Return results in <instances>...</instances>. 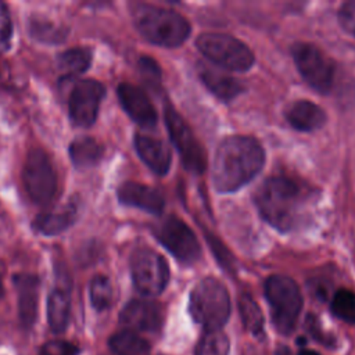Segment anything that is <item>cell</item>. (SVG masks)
Masks as SVG:
<instances>
[{
    "mask_svg": "<svg viewBox=\"0 0 355 355\" xmlns=\"http://www.w3.org/2000/svg\"><path fill=\"white\" fill-rule=\"evenodd\" d=\"M265 164L258 140L234 135L220 141L212 165V182L219 193H233L251 182Z\"/></svg>",
    "mask_w": 355,
    "mask_h": 355,
    "instance_id": "1",
    "label": "cell"
},
{
    "mask_svg": "<svg viewBox=\"0 0 355 355\" xmlns=\"http://www.w3.org/2000/svg\"><path fill=\"white\" fill-rule=\"evenodd\" d=\"M261 216L280 232L294 229L305 205V189L286 176L268 178L255 191Z\"/></svg>",
    "mask_w": 355,
    "mask_h": 355,
    "instance_id": "2",
    "label": "cell"
},
{
    "mask_svg": "<svg viewBox=\"0 0 355 355\" xmlns=\"http://www.w3.org/2000/svg\"><path fill=\"white\" fill-rule=\"evenodd\" d=\"M132 18L140 35L157 46L178 47L190 35L187 19L173 10L137 3L132 8Z\"/></svg>",
    "mask_w": 355,
    "mask_h": 355,
    "instance_id": "3",
    "label": "cell"
},
{
    "mask_svg": "<svg viewBox=\"0 0 355 355\" xmlns=\"http://www.w3.org/2000/svg\"><path fill=\"white\" fill-rule=\"evenodd\" d=\"M232 311L226 287L214 277H204L190 293L189 312L196 323L205 331L220 330L229 320Z\"/></svg>",
    "mask_w": 355,
    "mask_h": 355,
    "instance_id": "4",
    "label": "cell"
},
{
    "mask_svg": "<svg viewBox=\"0 0 355 355\" xmlns=\"http://www.w3.org/2000/svg\"><path fill=\"white\" fill-rule=\"evenodd\" d=\"M265 297L275 329L280 334L293 333L302 309V294L298 284L287 276H269L265 282Z\"/></svg>",
    "mask_w": 355,
    "mask_h": 355,
    "instance_id": "5",
    "label": "cell"
},
{
    "mask_svg": "<svg viewBox=\"0 0 355 355\" xmlns=\"http://www.w3.org/2000/svg\"><path fill=\"white\" fill-rule=\"evenodd\" d=\"M197 49L220 68L244 72L254 64L252 51L239 39L225 33H202L196 40Z\"/></svg>",
    "mask_w": 355,
    "mask_h": 355,
    "instance_id": "6",
    "label": "cell"
},
{
    "mask_svg": "<svg viewBox=\"0 0 355 355\" xmlns=\"http://www.w3.org/2000/svg\"><path fill=\"white\" fill-rule=\"evenodd\" d=\"M130 273L136 290L146 297L161 294L169 282L165 258L147 247H140L132 254Z\"/></svg>",
    "mask_w": 355,
    "mask_h": 355,
    "instance_id": "7",
    "label": "cell"
},
{
    "mask_svg": "<svg viewBox=\"0 0 355 355\" xmlns=\"http://www.w3.org/2000/svg\"><path fill=\"white\" fill-rule=\"evenodd\" d=\"M22 182L29 198L39 205L49 204L57 191V175L49 155L32 148L25 159Z\"/></svg>",
    "mask_w": 355,
    "mask_h": 355,
    "instance_id": "8",
    "label": "cell"
},
{
    "mask_svg": "<svg viewBox=\"0 0 355 355\" xmlns=\"http://www.w3.org/2000/svg\"><path fill=\"white\" fill-rule=\"evenodd\" d=\"M165 125L175 144L183 166L193 173H202L207 168V153L187 122L171 105L165 107Z\"/></svg>",
    "mask_w": 355,
    "mask_h": 355,
    "instance_id": "9",
    "label": "cell"
},
{
    "mask_svg": "<svg viewBox=\"0 0 355 355\" xmlns=\"http://www.w3.org/2000/svg\"><path fill=\"white\" fill-rule=\"evenodd\" d=\"M293 60L304 80L316 92H330L334 80V64L316 46L311 43H295L291 46Z\"/></svg>",
    "mask_w": 355,
    "mask_h": 355,
    "instance_id": "10",
    "label": "cell"
},
{
    "mask_svg": "<svg viewBox=\"0 0 355 355\" xmlns=\"http://www.w3.org/2000/svg\"><path fill=\"white\" fill-rule=\"evenodd\" d=\"M155 236L161 244L183 263H193L201 257V245L196 234L175 215H169L162 220Z\"/></svg>",
    "mask_w": 355,
    "mask_h": 355,
    "instance_id": "11",
    "label": "cell"
},
{
    "mask_svg": "<svg viewBox=\"0 0 355 355\" xmlns=\"http://www.w3.org/2000/svg\"><path fill=\"white\" fill-rule=\"evenodd\" d=\"M104 86L94 79H82L71 90L68 100L69 118L78 128H89L98 115L101 100L104 98Z\"/></svg>",
    "mask_w": 355,
    "mask_h": 355,
    "instance_id": "12",
    "label": "cell"
},
{
    "mask_svg": "<svg viewBox=\"0 0 355 355\" xmlns=\"http://www.w3.org/2000/svg\"><path fill=\"white\" fill-rule=\"evenodd\" d=\"M119 322L136 333H158L164 324V311L154 301L132 300L121 311Z\"/></svg>",
    "mask_w": 355,
    "mask_h": 355,
    "instance_id": "13",
    "label": "cell"
},
{
    "mask_svg": "<svg viewBox=\"0 0 355 355\" xmlns=\"http://www.w3.org/2000/svg\"><path fill=\"white\" fill-rule=\"evenodd\" d=\"M116 92L122 108L137 125L143 128H154L157 125V111L141 89L132 83H121Z\"/></svg>",
    "mask_w": 355,
    "mask_h": 355,
    "instance_id": "14",
    "label": "cell"
},
{
    "mask_svg": "<svg viewBox=\"0 0 355 355\" xmlns=\"http://www.w3.org/2000/svg\"><path fill=\"white\" fill-rule=\"evenodd\" d=\"M18 298V315L21 324L31 329L37 319L39 308V279L33 275L19 273L14 277Z\"/></svg>",
    "mask_w": 355,
    "mask_h": 355,
    "instance_id": "15",
    "label": "cell"
},
{
    "mask_svg": "<svg viewBox=\"0 0 355 355\" xmlns=\"http://www.w3.org/2000/svg\"><path fill=\"white\" fill-rule=\"evenodd\" d=\"M118 198L122 204L136 207L154 215H159L164 209V197L153 187L137 182H125L118 189Z\"/></svg>",
    "mask_w": 355,
    "mask_h": 355,
    "instance_id": "16",
    "label": "cell"
},
{
    "mask_svg": "<svg viewBox=\"0 0 355 355\" xmlns=\"http://www.w3.org/2000/svg\"><path fill=\"white\" fill-rule=\"evenodd\" d=\"M135 148L140 159L157 175H165L171 166V150L168 146L151 136L137 133L135 136Z\"/></svg>",
    "mask_w": 355,
    "mask_h": 355,
    "instance_id": "17",
    "label": "cell"
},
{
    "mask_svg": "<svg viewBox=\"0 0 355 355\" xmlns=\"http://www.w3.org/2000/svg\"><path fill=\"white\" fill-rule=\"evenodd\" d=\"M284 115L288 123L301 132L316 130L326 122L324 111L308 100H298L291 103L286 108Z\"/></svg>",
    "mask_w": 355,
    "mask_h": 355,
    "instance_id": "18",
    "label": "cell"
},
{
    "mask_svg": "<svg viewBox=\"0 0 355 355\" xmlns=\"http://www.w3.org/2000/svg\"><path fill=\"white\" fill-rule=\"evenodd\" d=\"M198 75L204 85L219 98L232 100L243 92V85L233 76L209 68L207 65H200Z\"/></svg>",
    "mask_w": 355,
    "mask_h": 355,
    "instance_id": "19",
    "label": "cell"
},
{
    "mask_svg": "<svg viewBox=\"0 0 355 355\" xmlns=\"http://www.w3.org/2000/svg\"><path fill=\"white\" fill-rule=\"evenodd\" d=\"M71 295L65 286H57L47 300V320L54 333H62L69 320Z\"/></svg>",
    "mask_w": 355,
    "mask_h": 355,
    "instance_id": "20",
    "label": "cell"
},
{
    "mask_svg": "<svg viewBox=\"0 0 355 355\" xmlns=\"http://www.w3.org/2000/svg\"><path fill=\"white\" fill-rule=\"evenodd\" d=\"M78 215V208L75 204H69L62 209L58 211H51V212H44L40 214L35 218L32 226L36 232L46 234V236H53V234H60L65 229H68L76 219Z\"/></svg>",
    "mask_w": 355,
    "mask_h": 355,
    "instance_id": "21",
    "label": "cell"
},
{
    "mask_svg": "<svg viewBox=\"0 0 355 355\" xmlns=\"http://www.w3.org/2000/svg\"><path fill=\"white\" fill-rule=\"evenodd\" d=\"M110 349L115 355H148L150 343L132 330H119L108 340Z\"/></svg>",
    "mask_w": 355,
    "mask_h": 355,
    "instance_id": "22",
    "label": "cell"
},
{
    "mask_svg": "<svg viewBox=\"0 0 355 355\" xmlns=\"http://www.w3.org/2000/svg\"><path fill=\"white\" fill-rule=\"evenodd\" d=\"M103 155L101 146L92 137L82 136L75 139L69 146V157L76 168L94 166Z\"/></svg>",
    "mask_w": 355,
    "mask_h": 355,
    "instance_id": "23",
    "label": "cell"
},
{
    "mask_svg": "<svg viewBox=\"0 0 355 355\" xmlns=\"http://www.w3.org/2000/svg\"><path fill=\"white\" fill-rule=\"evenodd\" d=\"M239 312L244 327L255 337H263V315L258 304L250 294H241L239 298Z\"/></svg>",
    "mask_w": 355,
    "mask_h": 355,
    "instance_id": "24",
    "label": "cell"
},
{
    "mask_svg": "<svg viewBox=\"0 0 355 355\" xmlns=\"http://www.w3.org/2000/svg\"><path fill=\"white\" fill-rule=\"evenodd\" d=\"M92 62V51L85 47H75L61 53L57 58L58 68L67 75H79L85 72Z\"/></svg>",
    "mask_w": 355,
    "mask_h": 355,
    "instance_id": "25",
    "label": "cell"
},
{
    "mask_svg": "<svg viewBox=\"0 0 355 355\" xmlns=\"http://www.w3.org/2000/svg\"><path fill=\"white\" fill-rule=\"evenodd\" d=\"M229 337L220 330L205 331L194 348V355H229Z\"/></svg>",
    "mask_w": 355,
    "mask_h": 355,
    "instance_id": "26",
    "label": "cell"
},
{
    "mask_svg": "<svg viewBox=\"0 0 355 355\" xmlns=\"http://www.w3.org/2000/svg\"><path fill=\"white\" fill-rule=\"evenodd\" d=\"M330 311L336 318L355 324V293L348 288L337 290L331 298Z\"/></svg>",
    "mask_w": 355,
    "mask_h": 355,
    "instance_id": "27",
    "label": "cell"
},
{
    "mask_svg": "<svg viewBox=\"0 0 355 355\" xmlns=\"http://www.w3.org/2000/svg\"><path fill=\"white\" fill-rule=\"evenodd\" d=\"M90 302L94 309L105 311L110 308L112 301V287L105 276H94L89 287Z\"/></svg>",
    "mask_w": 355,
    "mask_h": 355,
    "instance_id": "28",
    "label": "cell"
},
{
    "mask_svg": "<svg viewBox=\"0 0 355 355\" xmlns=\"http://www.w3.org/2000/svg\"><path fill=\"white\" fill-rule=\"evenodd\" d=\"M29 29L32 36H35L37 40L42 42H61L65 36V33L55 26L54 24H51L50 21H44V19H32L29 24Z\"/></svg>",
    "mask_w": 355,
    "mask_h": 355,
    "instance_id": "29",
    "label": "cell"
},
{
    "mask_svg": "<svg viewBox=\"0 0 355 355\" xmlns=\"http://www.w3.org/2000/svg\"><path fill=\"white\" fill-rule=\"evenodd\" d=\"M37 355H79V348L65 340H51L42 345Z\"/></svg>",
    "mask_w": 355,
    "mask_h": 355,
    "instance_id": "30",
    "label": "cell"
},
{
    "mask_svg": "<svg viewBox=\"0 0 355 355\" xmlns=\"http://www.w3.org/2000/svg\"><path fill=\"white\" fill-rule=\"evenodd\" d=\"M305 327L308 330V333L312 336V338L315 341H318L319 344L324 345V347H329V348H334L337 344H336V338L334 336L326 333L322 330V326L319 324L318 319L313 316V315H309L306 318V322H305Z\"/></svg>",
    "mask_w": 355,
    "mask_h": 355,
    "instance_id": "31",
    "label": "cell"
},
{
    "mask_svg": "<svg viewBox=\"0 0 355 355\" xmlns=\"http://www.w3.org/2000/svg\"><path fill=\"white\" fill-rule=\"evenodd\" d=\"M11 36H12V22L6 4L0 1V51H4L8 49Z\"/></svg>",
    "mask_w": 355,
    "mask_h": 355,
    "instance_id": "32",
    "label": "cell"
},
{
    "mask_svg": "<svg viewBox=\"0 0 355 355\" xmlns=\"http://www.w3.org/2000/svg\"><path fill=\"white\" fill-rule=\"evenodd\" d=\"M338 21L348 33L355 36V0L347 1L341 6L338 11Z\"/></svg>",
    "mask_w": 355,
    "mask_h": 355,
    "instance_id": "33",
    "label": "cell"
},
{
    "mask_svg": "<svg viewBox=\"0 0 355 355\" xmlns=\"http://www.w3.org/2000/svg\"><path fill=\"white\" fill-rule=\"evenodd\" d=\"M140 68L147 76L150 75V78H153V79H159V68L151 58L143 57L140 60Z\"/></svg>",
    "mask_w": 355,
    "mask_h": 355,
    "instance_id": "34",
    "label": "cell"
},
{
    "mask_svg": "<svg viewBox=\"0 0 355 355\" xmlns=\"http://www.w3.org/2000/svg\"><path fill=\"white\" fill-rule=\"evenodd\" d=\"M276 355H293V352L287 345H279L276 348Z\"/></svg>",
    "mask_w": 355,
    "mask_h": 355,
    "instance_id": "35",
    "label": "cell"
},
{
    "mask_svg": "<svg viewBox=\"0 0 355 355\" xmlns=\"http://www.w3.org/2000/svg\"><path fill=\"white\" fill-rule=\"evenodd\" d=\"M297 355H320V354H319L318 351H313V349H309V348L302 347V348H300V351H298Z\"/></svg>",
    "mask_w": 355,
    "mask_h": 355,
    "instance_id": "36",
    "label": "cell"
},
{
    "mask_svg": "<svg viewBox=\"0 0 355 355\" xmlns=\"http://www.w3.org/2000/svg\"><path fill=\"white\" fill-rule=\"evenodd\" d=\"M297 344L302 348V347L306 344V338H305V337H302V336H301V337H298V338H297Z\"/></svg>",
    "mask_w": 355,
    "mask_h": 355,
    "instance_id": "37",
    "label": "cell"
},
{
    "mask_svg": "<svg viewBox=\"0 0 355 355\" xmlns=\"http://www.w3.org/2000/svg\"><path fill=\"white\" fill-rule=\"evenodd\" d=\"M3 294V283H1V277H0V297Z\"/></svg>",
    "mask_w": 355,
    "mask_h": 355,
    "instance_id": "38",
    "label": "cell"
}]
</instances>
